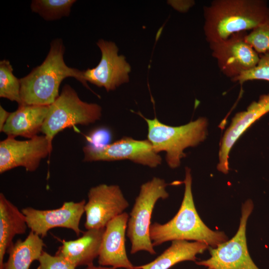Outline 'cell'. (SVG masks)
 Returning a JSON list of instances; mask_svg holds the SVG:
<instances>
[{"mask_svg":"<svg viewBox=\"0 0 269 269\" xmlns=\"http://www.w3.org/2000/svg\"><path fill=\"white\" fill-rule=\"evenodd\" d=\"M65 47L61 39L50 43V49L42 64L20 78L21 105L49 106L59 96L61 83L73 77L89 89L83 71L68 67L64 62Z\"/></svg>","mask_w":269,"mask_h":269,"instance_id":"cell-1","label":"cell"},{"mask_svg":"<svg viewBox=\"0 0 269 269\" xmlns=\"http://www.w3.org/2000/svg\"><path fill=\"white\" fill-rule=\"evenodd\" d=\"M269 14L265 0H214L203 7L204 34L210 43L252 30Z\"/></svg>","mask_w":269,"mask_h":269,"instance_id":"cell-2","label":"cell"},{"mask_svg":"<svg viewBox=\"0 0 269 269\" xmlns=\"http://www.w3.org/2000/svg\"><path fill=\"white\" fill-rule=\"evenodd\" d=\"M192 180L191 170L186 167L184 196L178 211L168 222H154L150 226L149 236L154 247L168 241L183 240L201 242L215 248L228 240L224 232L211 230L201 219L193 200Z\"/></svg>","mask_w":269,"mask_h":269,"instance_id":"cell-3","label":"cell"},{"mask_svg":"<svg viewBox=\"0 0 269 269\" xmlns=\"http://www.w3.org/2000/svg\"><path fill=\"white\" fill-rule=\"evenodd\" d=\"M139 114L147 125V139L156 152H165L166 163L171 168L180 166L181 159L186 156L185 148L197 146L206 137L208 123L205 118L173 127L161 123L156 117L149 119Z\"/></svg>","mask_w":269,"mask_h":269,"instance_id":"cell-4","label":"cell"},{"mask_svg":"<svg viewBox=\"0 0 269 269\" xmlns=\"http://www.w3.org/2000/svg\"><path fill=\"white\" fill-rule=\"evenodd\" d=\"M102 108L97 104L82 101L75 90L65 85L61 94L49 106L41 132L52 149V142L60 132L76 125H89L99 120Z\"/></svg>","mask_w":269,"mask_h":269,"instance_id":"cell-5","label":"cell"},{"mask_svg":"<svg viewBox=\"0 0 269 269\" xmlns=\"http://www.w3.org/2000/svg\"><path fill=\"white\" fill-rule=\"evenodd\" d=\"M167 185L163 179L154 177L140 186L127 225V235L131 243L132 254L140 251L156 254L149 236L151 217L157 201L168 197Z\"/></svg>","mask_w":269,"mask_h":269,"instance_id":"cell-6","label":"cell"},{"mask_svg":"<svg viewBox=\"0 0 269 269\" xmlns=\"http://www.w3.org/2000/svg\"><path fill=\"white\" fill-rule=\"evenodd\" d=\"M253 209L252 201L247 200L242 205L240 225L235 236L210 248V258L195 263L208 269H260L249 254L246 235L247 221Z\"/></svg>","mask_w":269,"mask_h":269,"instance_id":"cell-7","label":"cell"},{"mask_svg":"<svg viewBox=\"0 0 269 269\" xmlns=\"http://www.w3.org/2000/svg\"><path fill=\"white\" fill-rule=\"evenodd\" d=\"M83 151L85 162L129 160L151 168L156 167L162 162L161 157L148 139L138 140L127 136L101 148L87 144Z\"/></svg>","mask_w":269,"mask_h":269,"instance_id":"cell-8","label":"cell"},{"mask_svg":"<svg viewBox=\"0 0 269 269\" xmlns=\"http://www.w3.org/2000/svg\"><path fill=\"white\" fill-rule=\"evenodd\" d=\"M247 34L237 32L223 41L209 43L220 70L231 80L254 68L259 61L260 55L246 40Z\"/></svg>","mask_w":269,"mask_h":269,"instance_id":"cell-9","label":"cell"},{"mask_svg":"<svg viewBox=\"0 0 269 269\" xmlns=\"http://www.w3.org/2000/svg\"><path fill=\"white\" fill-rule=\"evenodd\" d=\"M84 210L87 230L105 228L129 207L120 186L101 184L90 188Z\"/></svg>","mask_w":269,"mask_h":269,"instance_id":"cell-10","label":"cell"},{"mask_svg":"<svg viewBox=\"0 0 269 269\" xmlns=\"http://www.w3.org/2000/svg\"><path fill=\"white\" fill-rule=\"evenodd\" d=\"M97 45L101 52V60L95 67L83 71L84 79L107 92L115 90L129 81L131 67L124 55H118L115 42L101 39Z\"/></svg>","mask_w":269,"mask_h":269,"instance_id":"cell-11","label":"cell"},{"mask_svg":"<svg viewBox=\"0 0 269 269\" xmlns=\"http://www.w3.org/2000/svg\"><path fill=\"white\" fill-rule=\"evenodd\" d=\"M52 150L44 135L25 140L7 136L0 142V173L19 166L27 171H34Z\"/></svg>","mask_w":269,"mask_h":269,"instance_id":"cell-12","label":"cell"},{"mask_svg":"<svg viewBox=\"0 0 269 269\" xmlns=\"http://www.w3.org/2000/svg\"><path fill=\"white\" fill-rule=\"evenodd\" d=\"M85 200L80 202H65L59 208L53 210H38L28 207L21 210L30 231L45 237L49 230L65 228L72 230L79 236L81 232L79 224L85 212Z\"/></svg>","mask_w":269,"mask_h":269,"instance_id":"cell-13","label":"cell"},{"mask_svg":"<svg viewBox=\"0 0 269 269\" xmlns=\"http://www.w3.org/2000/svg\"><path fill=\"white\" fill-rule=\"evenodd\" d=\"M129 215L126 212L117 216L106 225L98 257L100 266L115 269H135L129 260L125 241Z\"/></svg>","mask_w":269,"mask_h":269,"instance_id":"cell-14","label":"cell"},{"mask_svg":"<svg viewBox=\"0 0 269 269\" xmlns=\"http://www.w3.org/2000/svg\"><path fill=\"white\" fill-rule=\"evenodd\" d=\"M269 112V93L260 96L246 111L237 113L225 132L220 143L217 169L226 174L229 170V153L241 135L256 121Z\"/></svg>","mask_w":269,"mask_h":269,"instance_id":"cell-15","label":"cell"},{"mask_svg":"<svg viewBox=\"0 0 269 269\" xmlns=\"http://www.w3.org/2000/svg\"><path fill=\"white\" fill-rule=\"evenodd\" d=\"M105 228L90 229L76 240H62L55 255L61 256L76 267L93 265L98 257Z\"/></svg>","mask_w":269,"mask_h":269,"instance_id":"cell-16","label":"cell"},{"mask_svg":"<svg viewBox=\"0 0 269 269\" xmlns=\"http://www.w3.org/2000/svg\"><path fill=\"white\" fill-rule=\"evenodd\" d=\"M48 110L49 106L19 105L10 113L1 132L7 136L32 138L41 132Z\"/></svg>","mask_w":269,"mask_h":269,"instance_id":"cell-17","label":"cell"},{"mask_svg":"<svg viewBox=\"0 0 269 269\" xmlns=\"http://www.w3.org/2000/svg\"><path fill=\"white\" fill-rule=\"evenodd\" d=\"M28 227L21 211L0 193V269L4 264V257L12 240L17 235L24 234Z\"/></svg>","mask_w":269,"mask_h":269,"instance_id":"cell-18","label":"cell"},{"mask_svg":"<svg viewBox=\"0 0 269 269\" xmlns=\"http://www.w3.org/2000/svg\"><path fill=\"white\" fill-rule=\"evenodd\" d=\"M209 247L199 242L176 240L153 261L139 266L135 269H169L184 261L196 262L197 255L203 253Z\"/></svg>","mask_w":269,"mask_h":269,"instance_id":"cell-19","label":"cell"},{"mask_svg":"<svg viewBox=\"0 0 269 269\" xmlns=\"http://www.w3.org/2000/svg\"><path fill=\"white\" fill-rule=\"evenodd\" d=\"M44 246L41 238L30 231L24 240H18L9 247L8 259L1 269H29L33 262L38 260Z\"/></svg>","mask_w":269,"mask_h":269,"instance_id":"cell-20","label":"cell"},{"mask_svg":"<svg viewBox=\"0 0 269 269\" xmlns=\"http://www.w3.org/2000/svg\"><path fill=\"white\" fill-rule=\"evenodd\" d=\"M75 0H33L32 11L38 13L46 20L59 19L69 15Z\"/></svg>","mask_w":269,"mask_h":269,"instance_id":"cell-21","label":"cell"},{"mask_svg":"<svg viewBox=\"0 0 269 269\" xmlns=\"http://www.w3.org/2000/svg\"><path fill=\"white\" fill-rule=\"evenodd\" d=\"M10 62L6 59L0 61V97L21 104L20 81L13 74Z\"/></svg>","mask_w":269,"mask_h":269,"instance_id":"cell-22","label":"cell"},{"mask_svg":"<svg viewBox=\"0 0 269 269\" xmlns=\"http://www.w3.org/2000/svg\"><path fill=\"white\" fill-rule=\"evenodd\" d=\"M245 38L259 55L269 53V14L263 22L247 33Z\"/></svg>","mask_w":269,"mask_h":269,"instance_id":"cell-23","label":"cell"},{"mask_svg":"<svg viewBox=\"0 0 269 269\" xmlns=\"http://www.w3.org/2000/svg\"><path fill=\"white\" fill-rule=\"evenodd\" d=\"M256 80L269 81V53L260 55V60L256 66L231 81L242 84L248 81Z\"/></svg>","mask_w":269,"mask_h":269,"instance_id":"cell-24","label":"cell"},{"mask_svg":"<svg viewBox=\"0 0 269 269\" xmlns=\"http://www.w3.org/2000/svg\"><path fill=\"white\" fill-rule=\"evenodd\" d=\"M36 269H76V267L64 258L59 255H51L43 251L38 260Z\"/></svg>","mask_w":269,"mask_h":269,"instance_id":"cell-25","label":"cell"},{"mask_svg":"<svg viewBox=\"0 0 269 269\" xmlns=\"http://www.w3.org/2000/svg\"><path fill=\"white\" fill-rule=\"evenodd\" d=\"M86 138L88 145L96 148H101L111 143L112 134L108 129L100 128L91 132Z\"/></svg>","mask_w":269,"mask_h":269,"instance_id":"cell-26","label":"cell"},{"mask_svg":"<svg viewBox=\"0 0 269 269\" xmlns=\"http://www.w3.org/2000/svg\"><path fill=\"white\" fill-rule=\"evenodd\" d=\"M10 113L6 111L1 106H0V131L1 132Z\"/></svg>","mask_w":269,"mask_h":269,"instance_id":"cell-27","label":"cell"},{"mask_svg":"<svg viewBox=\"0 0 269 269\" xmlns=\"http://www.w3.org/2000/svg\"><path fill=\"white\" fill-rule=\"evenodd\" d=\"M85 269H115L113 268L109 267H104V266H96L94 265H92L91 266L87 267V268Z\"/></svg>","mask_w":269,"mask_h":269,"instance_id":"cell-28","label":"cell"},{"mask_svg":"<svg viewBox=\"0 0 269 269\" xmlns=\"http://www.w3.org/2000/svg\"></svg>","mask_w":269,"mask_h":269,"instance_id":"cell-29","label":"cell"}]
</instances>
